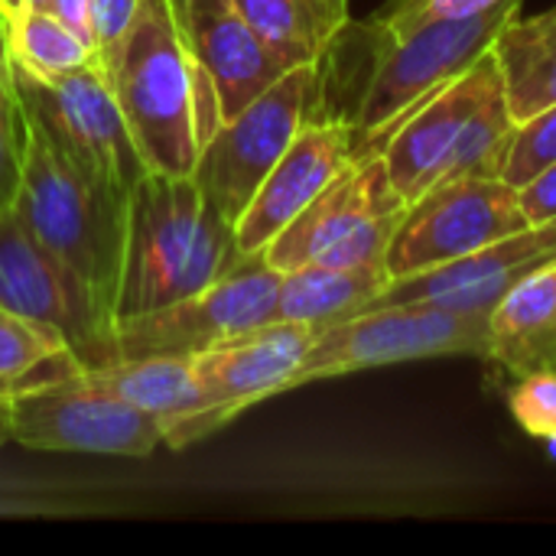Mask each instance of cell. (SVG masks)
I'll list each match as a JSON object with an SVG mask.
<instances>
[{
  "label": "cell",
  "instance_id": "obj_21",
  "mask_svg": "<svg viewBox=\"0 0 556 556\" xmlns=\"http://www.w3.org/2000/svg\"><path fill=\"white\" fill-rule=\"evenodd\" d=\"M287 65H319L349 29V0H235Z\"/></svg>",
  "mask_w": 556,
  "mask_h": 556
},
{
  "label": "cell",
  "instance_id": "obj_12",
  "mask_svg": "<svg viewBox=\"0 0 556 556\" xmlns=\"http://www.w3.org/2000/svg\"><path fill=\"white\" fill-rule=\"evenodd\" d=\"M283 274L261 254L241 257L205 290L163 309L117 323V358L179 355L192 358L225 339L267 326L274 319Z\"/></svg>",
  "mask_w": 556,
  "mask_h": 556
},
{
  "label": "cell",
  "instance_id": "obj_22",
  "mask_svg": "<svg viewBox=\"0 0 556 556\" xmlns=\"http://www.w3.org/2000/svg\"><path fill=\"white\" fill-rule=\"evenodd\" d=\"M101 391L160 417L163 430L199 407V388L192 375V358L179 355H150V358H124L108 368L81 371Z\"/></svg>",
  "mask_w": 556,
  "mask_h": 556
},
{
  "label": "cell",
  "instance_id": "obj_7",
  "mask_svg": "<svg viewBox=\"0 0 556 556\" xmlns=\"http://www.w3.org/2000/svg\"><path fill=\"white\" fill-rule=\"evenodd\" d=\"M316 94L319 65H293L248 108L222 121L202 143L192 179L231 225L244 215L264 176L313 117Z\"/></svg>",
  "mask_w": 556,
  "mask_h": 556
},
{
  "label": "cell",
  "instance_id": "obj_14",
  "mask_svg": "<svg viewBox=\"0 0 556 556\" xmlns=\"http://www.w3.org/2000/svg\"><path fill=\"white\" fill-rule=\"evenodd\" d=\"M556 261V218L528 225L495 244L401 280H391L368 306L384 303H440L469 313H492L495 303L521 280Z\"/></svg>",
  "mask_w": 556,
  "mask_h": 556
},
{
  "label": "cell",
  "instance_id": "obj_1",
  "mask_svg": "<svg viewBox=\"0 0 556 556\" xmlns=\"http://www.w3.org/2000/svg\"><path fill=\"white\" fill-rule=\"evenodd\" d=\"M147 173L192 176L202 143L218 130V98L195 68L173 0H140L121 42L101 59Z\"/></svg>",
  "mask_w": 556,
  "mask_h": 556
},
{
  "label": "cell",
  "instance_id": "obj_18",
  "mask_svg": "<svg viewBox=\"0 0 556 556\" xmlns=\"http://www.w3.org/2000/svg\"><path fill=\"white\" fill-rule=\"evenodd\" d=\"M508 375L556 371V261L508 290L489 313V355Z\"/></svg>",
  "mask_w": 556,
  "mask_h": 556
},
{
  "label": "cell",
  "instance_id": "obj_16",
  "mask_svg": "<svg viewBox=\"0 0 556 556\" xmlns=\"http://www.w3.org/2000/svg\"><path fill=\"white\" fill-rule=\"evenodd\" d=\"M173 13L195 68L215 88L222 121L293 68L244 20L235 0H173Z\"/></svg>",
  "mask_w": 556,
  "mask_h": 556
},
{
  "label": "cell",
  "instance_id": "obj_23",
  "mask_svg": "<svg viewBox=\"0 0 556 556\" xmlns=\"http://www.w3.org/2000/svg\"><path fill=\"white\" fill-rule=\"evenodd\" d=\"M0 26L10 62L33 78L52 81L98 59L85 39H78L62 20L46 10L29 7L16 20H0Z\"/></svg>",
  "mask_w": 556,
  "mask_h": 556
},
{
  "label": "cell",
  "instance_id": "obj_34",
  "mask_svg": "<svg viewBox=\"0 0 556 556\" xmlns=\"http://www.w3.org/2000/svg\"><path fill=\"white\" fill-rule=\"evenodd\" d=\"M0 407H3V404H0ZM3 440H7V430H3V410H0V443H3Z\"/></svg>",
  "mask_w": 556,
  "mask_h": 556
},
{
  "label": "cell",
  "instance_id": "obj_20",
  "mask_svg": "<svg viewBox=\"0 0 556 556\" xmlns=\"http://www.w3.org/2000/svg\"><path fill=\"white\" fill-rule=\"evenodd\" d=\"M492 52L498 59L505 94L515 124L534 117L547 104L556 101V7L534 13V16H515L502 26V33L492 42Z\"/></svg>",
  "mask_w": 556,
  "mask_h": 556
},
{
  "label": "cell",
  "instance_id": "obj_10",
  "mask_svg": "<svg viewBox=\"0 0 556 556\" xmlns=\"http://www.w3.org/2000/svg\"><path fill=\"white\" fill-rule=\"evenodd\" d=\"M521 195L502 176H456L414 199L384 254L391 280L463 261L505 235L528 228Z\"/></svg>",
  "mask_w": 556,
  "mask_h": 556
},
{
  "label": "cell",
  "instance_id": "obj_4",
  "mask_svg": "<svg viewBox=\"0 0 556 556\" xmlns=\"http://www.w3.org/2000/svg\"><path fill=\"white\" fill-rule=\"evenodd\" d=\"M518 13L521 0H505L482 13L427 23L401 36L365 26L371 39V68L362 85L355 114H349L355 160L378 153L404 117H410L440 88L469 72L492 49L502 26Z\"/></svg>",
  "mask_w": 556,
  "mask_h": 556
},
{
  "label": "cell",
  "instance_id": "obj_19",
  "mask_svg": "<svg viewBox=\"0 0 556 556\" xmlns=\"http://www.w3.org/2000/svg\"><path fill=\"white\" fill-rule=\"evenodd\" d=\"M388 283L391 274L384 264H368V267L306 264L283 274L270 323H303L313 329H326L332 323L362 313Z\"/></svg>",
  "mask_w": 556,
  "mask_h": 556
},
{
  "label": "cell",
  "instance_id": "obj_6",
  "mask_svg": "<svg viewBox=\"0 0 556 556\" xmlns=\"http://www.w3.org/2000/svg\"><path fill=\"white\" fill-rule=\"evenodd\" d=\"M81 371L13 391L0 407L7 440L36 453L153 456L156 446H163L160 417L101 391Z\"/></svg>",
  "mask_w": 556,
  "mask_h": 556
},
{
  "label": "cell",
  "instance_id": "obj_11",
  "mask_svg": "<svg viewBox=\"0 0 556 556\" xmlns=\"http://www.w3.org/2000/svg\"><path fill=\"white\" fill-rule=\"evenodd\" d=\"M316 332L303 323H267L192 355L199 407L163 430V446L186 450L231 424L241 410L290 391L293 371Z\"/></svg>",
  "mask_w": 556,
  "mask_h": 556
},
{
  "label": "cell",
  "instance_id": "obj_13",
  "mask_svg": "<svg viewBox=\"0 0 556 556\" xmlns=\"http://www.w3.org/2000/svg\"><path fill=\"white\" fill-rule=\"evenodd\" d=\"M495 81H502V68L495 52L489 49L469 72H463L456 81L424 101L410 117H404L397 130L381 143L378 153L397 195L407 205L430 192L437 182L456 176L466 127Z\"/></svg>",
  "mask_w": 556,
  "mask_h": 556
},
{
  "label": "cell",
  "instance_id": "obj_9",
  "mask_svg": "<svg viewBox=\"0 0 556 556\" xmlns=\"http://www.w3.org/2000/svg\"><path fill=\"white\" fill-rule=\"evenodd\" d=\"M10 68L23 111L52 137V143L81 173L121 195H130L147 166L130 140L127 121L101 62L94 59L52 81L33 78L13 62Z\"/></svg>",
  "mask_w": 556,
  "mask_h": 556
},
{
  "label": "cell",
  "instance_id": "obj_26",
  "mask_svg": "<svg viewBox=\"0 0 556 556\" xmlns=\"http://www.w3.org/2000/svg\"><path fill=\"white\" fill-rule=\"evenodd\" d=\"M551 163H556V101L515 127L498 176L521 189Z\"/></svg>",
  "mask_w": 556,
  "mask_h": 556
},
{
  "label": "cell",
  "instance_id": "obj_33",
  "mask_svg": "<svg viewBox=\"0 0 556 556\" xmlns=\"http://www.w3.org/2000/svg\"><path fill=\"white\" fill-rule=\"evenodd\" d=\"M23 384H16V381H7V378H0V404L13 394V391H20Z\"/></svg>",
  "mask_w": 556,
  "mask_h": 556
},
{
  "label": "cell",
  "instance_id": "obj_2",
  "mask_svg": "<svg viewBox=\"0 0 556 556\" xmlns=\"http://www.w3.org/2000/svg\"><path fill=\"white\" fill-rule=\"evenodd\" d=\"M241 261L235 225L192 176L143 173L127 199V231L114 319L179 303Z\"/></svg>",
  "mask_w": 556,
  "mask_h": 556
},
{
  "label": "cell",
  "instance_id": "obj_24",
  "mask_svg": "<svg viewBox=\"0 0 556 556\" xmlns=\"http://www.w3.org/2000/svg\"><path fill=\"white\" fill-rule=\"evenodd\" d=\"M75 371H81V365L62 345L59 336L0 306V378L16 381L23 388H36L62 381Z\"/></svg>",
  "mask_w": 556,
  "mask_h": 556
},
{
  "label": "cell",
  "instance_id": "obj_3",
  "mask_svg": "<svg viewBox=\"0 0 556 556\" xmlns=\"http://www.w3.org/2000/svg\"><path fill=\"white\" fill-rule=\"evenodd\" d=\"M23 121V186L13 208L36 241L55 254L114 316L130 195H121L81 173L26 111Z\"/></svg>",
  "mask_w": 556,
  "mask_h": 556
},
{
  "label": "cell",
  "instance_id": "obj_31",
  "mask_svg": "<svg viewBox=\"0 0 556 556\" xmlns=\"http://www.w3.org/2000/svg\"><path fill=\"white\" fill-rule=\"evenodd\" d=\"M36 10L52 13L55 20H62L78 39H85L94 49V33H91V0H42Z\"/></svg>",
  "mask_w": 556,
  "mask_h": 556
},
{
  "label": "cell",
  "instance_id": "obj_15",
  "mask_svg": "<svg viewBox=\"0 0 556 556\" xmlns=\"http://www.w3.org/2000/svg\"><path fill=\"white\" fill-rule=\"evenodd\" d=\"M355 137L349 117H309L277 166L264 176L244 215L235 222L241 257L261 254L349 163Z\"/></svg>",
  "mask_w": 556,
  "mask_h": 556
},
{
  "label": "cell",
  "instance_id": "obj_17",
  "mask_svg": "<svg viewBox=\"0 0 556 556\" xmlns=\"http://www.w3.org/2000/svg\"><path fill=\"white\" fill-rule=\"evenodd\" d=\"M404 208L407 202L397 195L381 153L358 156L261 251V257L277 274H290L316 264L326 251L375 218L401 215Z\"/></svg>",
  "mask_w": 556,
  "mask_h": 556
},
{
  "label": "cell",
  "instance_id": "obj_28",
  "mask_svg": "<svg viewBox=\"0 0 556 556\" xmlns=\"http://www.w3.org/2000/svg\"><path fill=\"white\" fill-rule=\"evenodd\" d=\"M515 424L534 440H556V371H534L518 378L508 394Z\"/></svg>",
  "mask_w": 556,
  "mask_h": 556
},
{
  "label": "cell",
  "instance_id": "obj_29",
  "mask_svg": "<svg viewBox=\"0 0 556 556\" xmlns=\"http://www.w3.org/2000/svg\"><path fill=\"white\" fill-rule=\"evenodd\" d=\"M137 7H140V0H91V33H94L98 62L121 42Z\"/></svg>",
  "mask_w": 556,
  "mask_h": 556
},
{
  "label": "cell",
  "instance_id": "obj_32",
  "mask_svg": "<svg viewBox=\"0 0 556 556\" xmlns=\"http://www.w3.org/2000/svg\"><path fill=\"white\" fill-rule=\"evenodd\" d=\"M42 0H0V20H16L23 10L39 7Z\"/></svg>",
  "mask_w": 556,
  "mask_h": 556
},
{
  "label": "cell",
  "instance_id": "obj_25",
  "mask_svg": "<svg viewBox=\"0 0 556 556\" xmlns=\"http://www.w3.org/2000/svg\"><path fill=\"white\" fill-rule=\"evenodd\" d=\"M23 153H26V121H23L20 91L0 33V215L16 205L23 186Z\"/></svg>",
  "mask_w": 556,
  "mask_h": 556
},
{
  "label": "cell",
  "instance_id": "obj_8",
  "mask_svg": "<svg viewBox=\"0 0 556 556\" xmlns=\"http://www.w3.org/2000/svg\"><path fill=\"white\" fill-rule=\"evenodd\" d=\"M0 306L59 336L85 371L121 362L114 316L36 241L16 208L0 215Z\"/></svg>",
  "mask_w": 556,
  "mask_h": 556
},
{
  "label": "cell",
  "instance_id": "obj_35",
  "mask_svg": "<svg viewBox=\"0 0 556 556\" xmlns=\"http://www.w3.org/2000/svg\"><path fill=\"white\" fill-rule=\"evenodd\" d=\"M0 33H3V26H0Z\"/></svg>",
  "mask_w": 556,
  "mask_h": 556
},
{
  "label": "cell",
  "instance_id": "obj_30",
  "mask_svg": "<svg viewBox=\"0 0 556 556\" xmlns=\"http://www.w3.org/2000/svg\"><path fill=\"white\" fill-rule=\"evenodd\" d=\"M518 195H521L525 218L531 225L556 218V163H551L547 169H541L528 186H521Z\"/></svg>",
  "mask_w": 556,
  "mask_h": 556
},
{
  "label": "cell",
  "instance_id": "obj_5",
  "mask_svg": "<svg viewBox=\"0 0 556 556\" xmlns=\"http://www.w3.org/2000/svg\"><path fill=\"white\" fill-rule=\"evenodd\" d=\"M450 355H489V313L440 303L365 306L362 313L316 332L293 371L290 391L368 368Z\"/></svg>",
  "mask_w": 556,
  "mask_h": 556
},
{
  "label": "cell",
  "instance_id": "obj_27",
  "mask_svg": "<svg viewBox=\"0 0 556 556\" xmlns=\"http://www.w3.org/2000/svg\"><path fill=\"white\" fill-rule=\"evenodd\" d=\"M498 3L505 0H384V7L368 20V26L388 36H401L417 26L440 23V20H463Z\"/></svg>",
  "mask_w": 556,
  "mask_h": 556
}]
</instances>
